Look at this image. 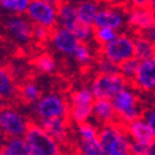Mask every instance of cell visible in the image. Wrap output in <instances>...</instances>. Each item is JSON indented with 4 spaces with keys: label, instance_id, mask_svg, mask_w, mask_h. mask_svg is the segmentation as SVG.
Segmentation results:
<instances>
[{
    "label": "cell",
    "instance_id": "22",
    "mask_svg": "<svg viewBox=\"0 0 155 155\" xmlns=\"http://www.w3.org/2000/svg\"><path fill=\"white\" fill-rule=\"evenodd\" d=\"M78 155H106L97 140H83L78 138Z\"/></svg>",
    "mask_w": 155,
    "mask_h": 155
},
{
    "label": "cell",
    "instance_id": "27",
    "mask_svg": "<svg viewBox=\"0 0 155 155\" xmlns=\"http://www.w3.org/2000/svg\"><path fill=\"white\" fill-rule=\"evenodd\" d=\"M147 36H148V37L150 38V40H151V41L155 44V29H153L151 31H149V32L147 34Z\"/></svg>",
    "mask_w": 155,
    "mask_h": 155
},
{
    "label": "cell",
    "instance_id": "13",
    "mask_svg": "<svg viewBox=\"0 0 155 155\" xmlns=\"http://www.w3.org/2000/svg\"><path fill=\"white\" fill-rule=\"evenodd\" d=\"M108 5V3H106ZM124 25V19L123 14L114 9L112 6H106L97 12L96 19H94V25L93 28L96 29H110V30H118L122 29Z\"/></svg>",
    "mask_w": 155,
    "mask_h": 155
},
{
    "label": "cell",
    "instance_id": "10",
    "mask_svg": "<svg viewBox=\"0 0 155 155\" xmlns=\"http://www.w3.org/2000/svg\"><path fill=\"white\" fill-rule=\"evenodd\" d=\"M26 12L30 21L34 24L41 25V26L51 30L58 28L57 12L54 2H42V0L30 2Z\"/></svg>",
    "mask_w": 155,
    "mask_h": 155
},
{
    "label": "cell",
    "instance_id": "19",
    "mask_svg": "<svg viewBox=\"0 0 155 155\" xmlns=\"http://www.w3.org/2000/svg\"><path fill=\"white\" fill-rule=\"evenodd\" d=\"M134 58L143 62L155 57V44L147 35H134Z\"/></svg>",
    "mask_w": 155,
    "mask_h": 155
},
{
    "label": "cell",
    "instance_id": "26",
    "mask_svg": "<svg viewBox=\"0 0 155 155\" xmlns=\"http://www.w3.org/2000/svg\"><path fill=\"white\" fill-rule=\"evenodd\" d=\"M144 155H155V139L151 141V143L145 148V153Z\"/></svg>",
    "mask_w": 155,
    "mask_h": 155
},
{
    "label": "cell",
    "instance_id": "16",
    "mask_svg": "<svg viewBox=\"0 0 155 155\" xmlns=\"http://www.w3.org/2000/svg\"><path fill=\"white\" fill-rule=\"evenodd\" d=\"M92 115H93L94 120L97 122V124L99 125V128L110 125L115 122H118L117 117H115V112L112 106V102L107 101V99H96L94 101Z\"/></svg>",
    "mask_w": 155,
    "mask_h": 155
},
{
    "label": "cell",
    "instance_id": "23",
    "mask_svg": "<svg viewBox=\"0 0 155 155\" xmlns=\"http://www.w3.org/2000/svg\"><path fill=\"white\" fill-rule=\"evenodd\" d=\"M30 2L28 0H2L0 8L12 12V15H21L22 12H26Z\"/></svg>",
    "mask_w": 155,
    "mask_h": 155
},
{
    "label": "cell",
    "instance_id": "29",
    "mask_svg": "<svg viewBox=\"0 0 155 155\" xmlns=\"http://www.w3.org/2000/svg\"><path fill=\"white\" fill-rule=\"evenodd\" d=\"M5 141H6V138L3 135L2 132H0V147H3V144L5 143Z\"/></svg>",
    "mask_w": 155,
    "mask_h": 155
},
{
    "label": "cell",
    "instance_id": "24",
    "mask_svg": "<svg viewBox=\"0 0 155 155\" xmlns=\"http://www.w3.org/2000/svg\"><path fill=\"white\" fill-rule=\"evenodd\" d=\"M77 135L83 140H97L98 139V127L93 125L92 123H80L77 124Z\"/></svg>",
    "mask_w": 155,
    "mask_h": 155
},
{
    "label": "cell",
    "instance_id": "15",
    "mask_svg": "<svg viewBox=\"0 0 155 155\" xmlns=\"http://www.w3.org/2000/svg\"><path fill=\"white\" fill-rule=\"evenodd\" d=\"M29 66L37 74H54L58 68L54 55L48 51H42L29 58Z\"/></svg>",
    "mask_w": 155,
    "mask_h": 155
},
{
    "label": "cell",
    "instance_id": "12",
    "mask_svg": "<svg viewBox=\"0 0 155 155\" xmlns=\"http://www.w3.org/2000/svg\"><path fill=\"white\" fill-rule=\"evenodd\" d=\"M15 94L16 82L12 73V64L0 62V99L5 103L14 104Z\"/></svg>",
    "mask_w": 155,
    "mask_h": 155
},
{
    "label": "cell",
    "instance_id": "11",
    "mask_svg": "<svg viewBox=\"0 0 155 155\" xmlns=\"http://www.w3.org/2000/svg\"><path fill=\"white\" fill-rule=\"evenodd\" d=\"M132 89L144 93L155 92V57L139 62Z\"/></svg>",
    "mask_w": 155,
    "mask_h": 155
},
{
    "label": "cell",
    "instance_id": "6",
    "mask_svg": "<svg viewBox=\"0 0 155 155\" xmlns=\"http://www.w3.org/2000/svg\"><path fill=\"white\" fill-rule=\"evenodd\" d=\"M149 2H130V10L127 14V32L134 35H147L155 29V16L148 8Z\"/></svg>",
    "mask_w": 155,
    "mask_h": 155
},
{
    "label": "cell",
    "instance_id": "3",
    "mask_svg": "<svg viewBox=\"0 0 155 155\" xmlns=\"http://www.w3.org/2000/svg\"><path fill=\"white\" fill-rule=\"evenodd\" d=\"M28 118L25 141L30 148L31 155H66L52 137H50L31 117Z\"/></svg>",
    "mask_w": 155,
    "mask_h": 155
},
{
    "label": "cell",
    "instance_id": "28",
    "mask_svg": "<svg viewBox=\"0 0 155 155\" xmlns=\"http://www.w3.org/2000/svg\"><path fill=\"white\" fill-rule=\"evenodd\" d=\"M148 8L150 9V11L153 12L154 16H155V0H154V2H149L148 3Z\"/></svg>",
    "mask_w": 155,
    "mask_h": 155
},
{
    "label": "cell",
    "instance_id": "30",
    "mask_svg": "<svg viewBox=\"0 0 155 155\" xmlns=\"http://www.w3.org/2000/svg\"><path fill=\"white\" fill-rule=\"evenodd\" d=\"M0 155H5V153H4V150H3L2 147H0Z\"/></svg>",
    "mask_w": 155,
    "mask_h": 155
},
{
    "label": "cell",
    "instance_id": "31",
    "mask_svg": "<svg viewBox=\"0 0 155 155\" xmlns=\"http://www.w3.org/2000/svg\"><path fill=\"white\" fill-rule=\"evenodd\" d=\"M2 102H3V101H2V99H0V103H2Z\"/></svg>",
    "mask_w": 155,
    "mask_h": 155
},
{
    "label": "cell",
    "instance_id": "7",
    "mask_svg": "<svg viewBox=\"0 0 155 155\" xmlns=\"http://www.w3.org/2000/svg\"><path fill=\"white\" fill-rule=\"evenodd\" d=\"M67 101L70 104V115L74 123H84L92 117L94 98L91 89L83 87L73 89L68 93Z\"/></svg>",
    "mask_w": 155,
    "mask_h": 155
},
{
    "label": "cell",
    "instance_id": "9",
    "mask_svg": "<svg viewBox=\"0 0 155 155\" xmlns=\"http://www.w3.org/2000/svg\"><path fill=\"white\" fill-rule=\"evenodd\" d=\"M37 76L38 74L31 70L28 76H25L16 83L15 107H34L36 102L42 97L44 91L37 83Z\"/></svg>",
    "mask_w": 155,
    "mask_h": 155
},
{
    "label": "cell",
    "instance_id": "25",
    "mask_svg": "<svg viewBox=\"0 0 155 155\" xmlns=\"http://www.w3.org/2000/svg\"><path fill=\"white\" fill-rule=\"evenodd\" d=\"M140 119H143L147 123V125L149 127L150 132L153 133V137L155 139V104L147 106L143 110Z\"/></svg>",
    "mask_w": 155,
    "mask_h": 155
},
{
    "label": "cell",
    "instance_id": "2",
    "mask_svg": "<svg viewBox=\"0 0 155 155\" xmlns=\"http://www.w3.org/2000/svg\"><path fill=\"white\" fill-rule=\"evenodd\" d=\"M34 114H35V117H31V118L35 120L71 118L70 104H68L67 97H64L63 94L54 92V91L46 94H42V97L34 106Z\"/></svg>",
    "mask_w": 155,
    "mask_h": 155
},
{
    "label": "cell",
    "instance_id": "21",
    "mask_svg": "<svg viewBox=\"0 0 155 155\" xmlns=\"http://www.w3.org/2000/svg\"><path fill=\"white\" fill-rule=\"evenodd\" d=\"M2 148L5 155H31L28 143L25 141V139L21 138L8 139Z\"/></svg>",
    "mask_w": 155,
    "mask_h": 155
},
{
    "label": "cell",
    "instance_id": "20",
    "mask_svg": "<svg viewBox=\"0 0 155 155\" xmlns=\"http://www.w3.org/2000/svg\"><path fill=\"white\" fill-rule=\"evenodd\" d=\"M98 5L99 3L92 2L77 3V20L88 26H93L96 15L98 12Z\"/></svg>",
    "mask_w": 155,
    "mask_h": 155
},
{
    "label": "cell",
    "instance_id": "18",
    "mask_svg": "<svg viewBox=\"0 0 155 155\" xmlns=\"http://www.w3.org/2000/svg\"><path fill=\"white\" fill-rule=\"evenodd\" d=\"M57 12L58 26L63 29H70L74 22H77V3L71 2H54Z\"/></svg>",
    "mask_w": 155,
    "mask_h": 155
},
{
    "label": "cell",
    "instance_id": "4",
    "mask_svg": "<svg viewBox=\"0 0 155 155\" xmlns=\"http://www.w3.org/2000/svg\"><path fill=\"white\" fill-rule=\"evenodd\" d=\"M129 88V82L120 73H94L91 81V92L94 99L112 101L119 92Z\"/></svg>",
    "mask_w": 155,
    "mask_h": 155
},
{
    "label": "cell",
    "instance_id": "17",
    "mask_svg": "<svg viewBox=\"0 0 155 155\" xmlns=\"http://www.w3.org/2000/svg\"><path fill=\"white\" fill-rule=\"evenodd\" d=\"M127 133L132 141L143 147H148L154 140L153 133L143 119H137L127 124Z\"/></svg>",
    "mask_w": 155,
    "mask_h": 155
},
{
    "label": "cell",
    "instance_id": "1",
    "mask_svg": "<svg viewBox=\"0 0 155 155\" xmlns=\"http://www.w3.org/2000/svg\"><path fill=\"white\" fill-rule=\"evenodd\" d=\"M112 106L115 112V117L119 123L129 124L137 119L141 118L144 108V101L138 93L133 92V89H124L119 92L112 101Z\"/></svg>",
    "mask_w": 155,
    "mask_h": 155
},
{
    "label": "cell",
    "instance_id": "8",
    "mask_svg": "<svg viewBox=\"0 0 155 155\" xmlns=\"http://www.w3.org/2000/svg\"><path fill=\"white\" fill-rule=\"evenodd\" d=\"M101 55L112 63L119 64L134 57L133 37L128 32H120L113 41L101 47Z\"/></svg>",
    "mask_w": 155,
    "mask_h": 155
},
{
    "label": "cell",
    "instance_id": "5",
    "mask_svg": "<svg viewBox=\"0 0 155 155\" xmlns=\"http://www.w3.org/2000/svg\"><path fill=\"white\" fill-rule=\"evenodd\" d=\"M29 118L10 103H0V132L8 139L20 138L26 133Z\"/></svg>",
    "mask_w": 155,
    "mask_h": 155
},
{
    "label": "cell",
    "instance_id": "14",
    "mask_svg": "<svg viewBox=\"0 0 155 155\" xmlns=\"http://www.w3.org/2000/svg\"><path fill=\"white\" fill-rule=\"evenodd\" d=\"M51 42H52L55 50H57L58 52L63 55H73L80 44V41L77 40L76 36L70 30L60 26L55 30Z\"/></svg>",
    "mask_w": 155,
    "mask_h": 155
}]
</instances>
